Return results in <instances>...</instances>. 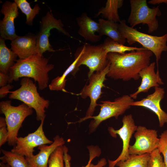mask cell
<instances>
[{"label":"cell","instance_id":"obj_25","mask_svg":"<svg viewBox=\"0 0 167 167\" xmlns=\"http://www.w3.org/2000/svg\"><path fill=\"white\" fill-rule=\"evenodd\" d=\"M150 156L149 153L130 155L127 159L118 162L116 165L118 167H148Z\"/></svg>","mask_w":167,"mask_h":167},{"label":"cell","instance_id":"obj_16","mask_svg":"<svg viewBox=\"0 0 167 167\" xmlns=\"http://www.w3.org/2000/svg\"><path fill=\"white\" fill-rule=\"evenodd\" d=\"M54 141L49 145L44 144L38 147V153L30 157H25L28 167H48V162L52 153L59 146L63 145L65 141L58 135L53 138Z\"/></svg>","mask_w":167,"mask_h":167},{"label":"cell","instance_id":"obj_36","mask_svg":"<svg viewBox=\"0 0 167 167\" xmlns=\"http://www.w3.org/2000/svg\"><path fill=\"white\" fill-rule=\"evenodd\" d=\"M148 3L152 5L159 4L163 3L167 4V0H151Z\"/></svg>","mask_w":167,"mask_h":167},{"label":"cell","instance_id":"obj_15","mask_svg":"<svg viewBox=\"0 0 167 167\" xmlns=\"http://www.w3.org/2000/svg\"><path fill=\"white\" fill-rule=\"evenodd\" d=\"M154 88V92L152 93L140 100L134 101L130 105L143 107L153 112L158 117L159 126L162 127L167 123V113L162 109L160 105L165 92L163 88L157 87Z\"/></svg>","mask_w":167,"mask_h":167},{"label":"cell","instance_id":"obj_30","mask_svg":"<svg viewBox=\"0 0 167 167\" xmlns=\"http://www.w3.org/2000/svg\"><path fill=\"white\" fill-rule=\"evenodd\" d=\"M148 167H166L164 159L158 148L150 154Z\"/></svg>","mask_w":167,"mask_h":167},{"label":"cell","instance_id":"obj_22","mask_svg":"<svg viewBox=\"0 0 167 167\" xmlns=\"http://www.w3.org/2000/svg\"><path fill=\"white\" fill-rule=\"evenodd\" d=\"M122 0H108L105 6L99 9L95 16L101 14L106 20L116 23H119L121 21L118 13V9L122 7Z\"/></svg>","mask_w":167,"mask_h":167},{"label":"cell","instance_id":"obj_27","mask_svg":"<svg viewBox=\"0 0 167 167\" xmlns=\"http://www.w3.org/2000/svg\"><path fill=\"white\" fill-rule=\"evenodd\" d=\"M14 2L22 12L26 16V24L32 25L33 20L36 15L38 14L40 8L38 4H36L32 8L30 4L26 0H15Z\"/></svg>","mask_w":167,"mask_h":167},{"label":"cell","instance_id":"obj_1","mask_svg":"<svg viewBox=\"0 0 167 167\" xmlns=\"http://www.w3.org/2000/svg\"><path fill=\"white\" fill-rule=\"evenodd\" d=\"M152 54L147 49L124 54L109 53L107 58L110 66L107 76L124 81L137 80L140 78V71L150 64Z\"/></svg>","mask_w":167,"mask_h":167},{"label":"cell","instance_id":"obj_23","mask_svg":"<svg viewBox=\"0 0 167 167\" xmlns=\"http://www.w3.org/2000/svg\"><path fill=\"white\" fill-rule=\"evenodd\" d=\"M81 48L79 53L75 55L74 61L67 68L62 75L61 76H58L52 80L50 84L49 85V87L50 90L66 92L65 88L66 81V77L69 74L71 73L75 70L78 61L82 53V50Z\"/></svg>","mask_w":167,"mask_h":167},{"label":"cell","instance_id":"obj_21","mask_svg":"<svg viewBox=\"0 0 167 167\" xmlns=\"http://www.w3.org/2000/svg\"><path fill=\"white\" fill-rule=\"evenodd\" d=\"M5 40L0 38V72L8 74L10 68L17 61L18 56L7 47Z\"/></svg>","mask_w":167,"mask_h":167},{"label":"cell","instance_id":"obj_7","mask_svg":"<svg viewBox=\"0 0 167 167\" xmlns=\"http://www.w3.org/2000/svg\"><path fill=\"white\" fill-rule=\"evenodd\" d=\"M134 101L130 95H127L118 97L113 101H100L101 104H99L101 107L99 114L90 118L93 120L89 126V133L95 131L102 122L113 117L117 119L131 107V104Z\"/></svg>","mask_w":167,"mask_h":167},{"label":"cell","instance_id":"obj_17","mask_svg":"<svg viewBox=\"0 0 167 167\" xmlns=\"http://www.w3.org/2000/svg\"><path fill=\"white\" fill-rule=\"evenodd\" d=\"M11 49L20 59L28 58L37 54V37L34 34L18 36L11 41Z\"/></svg>","mask_w":167,"mask_h":167},{"label":"cell","instance_id":"obj_8","mask_svg":"<svg viewBox=\"0 0 167 167\" xmlns=\"http://www.w3.org/2000/svg\"><path fill=\"white\" fill-rule=\"evenodd\" d=\"M82 53L78 61L75 70L71 73L74 75L81 65L86 66L89 69V77L95 72L101 71L109 63L108 53L103 49L102 44L97 45L85 43L81 47Z\"/></svg>","mask_w":167,"mask_h":167},{"label":"cell","instance_id":"obj_28","mask_svg":"<svg viewBox=\"0 0 167 167\" xmlns=\"http://www.w3.org/2000/svg\"><path fill=\"white\" fill-rule=\"evenodd\" d=\"M64 161L65 164L64 167H71L70 161L71 159V156L68 154V149L65 145H63ZM89 153V158L87 164L82 167H90L92 160L95 157L99 156L101 153L100 148L98 146L93 145L87 146Z\"/></svg>","mask_w":167,"mask_h":167},{"label":"cell","instance_id":"obj_34","mask_svg":"<svg viewBox=\"0 0 167 167\" xmlns=\"http://www.w3.org/2000/svg\"><path fill=\"white\" fill-rule=\"evenodd\" d=\"M9 77L8 74L0 72V86L2 87L7 85Z\"/></svg>","mask_w":167,"mask_h":167},{"label":"cell","instance_id":"obj_14","mask_svg":"<svg viewBox=\"0 0 167 167\" xmlns=\"http://www.w3.org/2000/svg\"><path fill=\"white\" fill-rule=\"evenodd\" d=\"M18 7L14 2L6 1L2 5L1 13L4 18L0 21V37L12 41L18 36L15 32L14 20L18 16Z\"/></svg>","mask_w":167,"mask_h":167},{"label":"cell","instance_id":"obj_13","mask_svg":"<svg viewBox=\"0 0 167 167\" xmlns=\"http://www.w3.org/2000/svg\"><path fill=\"white\" fill-rule=\"evenodd\" d=\"M122 121V126L119 129L115 130L111 127H109L108 128L110 134L112 137H115L117 135H119L123 144L122 151L118 157L114 160H108L109 167H115L118 162L126 160L130 156L129 152L130 142L137 126L135 125L131 114L124 116Z\"/></svg>","mask_w":167,"mask_h":167},{"label":"cell","instance_id":"obj_9","mask_svg":"<svg viewBox=\"0 0 167 167\" xmlns=\"http://www.w3.org/2000/svg\"><path fill=\"white\" fill-rule=\"evenodd\" d=\"M110 66L109 63L105 68L101 71H97L88 77L89 83L85 85L78 94L83 99L89 97L90 103L86 112L85 116L80 118L76 122L80 123L92 116L96 106L99 105L97 101L101 97L102 93V88L105 87L104 82L106 79V76L108 72Z\"/></svg>","mask_w":167,"mask_h":167},{"label":"cell","instance_id":"obj_31","mask_svg":"<svg viewBox=\"0 0 167 167\" xmlns=\"http://www.w3.org/2000/svg\"><path fill=\"white\" fill-rule=\"evenodd\" d=\"M158 149L163 156L166 167H167V130H165L160 135Z\"/></svg>","mask_w":167,"mask_h":167},{"label":"cell","instance_id":"obj_18","mask_svg":"<svg viewBox=\"0 0 167 167\" xmlns=\"http://www.w3.org/2000/svg\"><path fill=\"white\" fill-rule=\"evenodd\" d=\"M155 62H152L143 69L139 72L141 82L135 92L130 95L133 99L137 98L138 95L141 92H147L152 87H159L164 83L160 77L159 70L156 73L155 71Z\"/></svg>","mask_w":167,"mask_h":167},{"label":"cell","instance_id":"obj_20","mask_svg":"<svg viewBox=\"0 0 167 167\" xmlns=\"http://www.w3.org/2000/svg\"><path fill=\"white\" fill-rule=\"evenodd\" d=\"M99 30L98 35L102 36L106 35L113 40L124 45L126 39L123 36L118 29V24L103 18L98 20Z\"/></svg>","mask_w":167,"mask_h":167},{"label":"cell","instance_id":"obj_6","mask_svg":"<svg viewBox=\"0 0 167 167\" xmlns=\"http://www.w3.org/2000/svg\"><path fill=\"white\" fill-rule=\"evenodd\" d=\"M131 11L128 19L130 27L134 28L140 24H146L148 32L151 33L156 31L159 24L156 17L161 15L159 6L150 8L146 0H131Z\"/></svg>","mask_w":167,"mask_h":167},{"label":"cell","instance_id":"obj_2","mask_svg":"<svg viewBox=\"0 0 167 167\" xmlns=\"http://www.w3.org/2000/svg\"><path fill=\"white\" fill-rule=\"evenodd\" d=\"M48 62L47 58L38 54L25 59H19L9 70L8 83L17 81L21 77L31 78L37 82L40 90L46 88L49 79L48 72L54 67Z\"/></svg>","mask_w":167,"mask_h":167},{"label":"cell","instance_id":"obj_12","mask_svg":"<svg viewBox=\"0 0 167 167\" xmlns=\"http://www.w3.org/2000/svg\"><path fill=\"white\" fill-rule=\"evenodd\" d=\"M134 136L135 141L129 148L130 155L150 154L158 147L159 139L157 131L143 126H137Z\"/></svg>","mask_w":167,"mask_h":167},{"label":"cell","instance_id":"obj_33","mask_svg":"<svg viewBox=\"0 0 167 167\" xmlns=\"http://www.w3.org/2000/svg\"><path fill=\"white\" fill-rule=\"evenodd\" d=\"M13 85L9 84L1 87L0 88V98L2 99L6 95L10 93V90L12 88Z\"/></svg>","mask_w":167,"mask_h":167},{"label":"cell","instance_id":"obj_11","mask_svg":"<svg viewBox=\"0 0 167 167\" xmlns=\"http://www.w3.org/2000/svg\"><path fill=\"white\" fill-rule=\"evenodd\" d=\"M41 27L40 32L36 35L37 54L42 56L46 51H55L52 47L49 41L50 31L55 28L64 34L72 37L63 28V24L60 19H57L53 14L48 11L44 16L41 22Z\"/></svg>","mask_w":167,"mask_h":167},{"label":"cell","instance_id":"obj_26","mask_svg":"<svg viewBox=\"0 0 167 167\" xmlns=\"http://www.w3.org/2000/svg\"><path fill=\"white\" fill-rule=\"evenodd\" d=\"M3 156L0 157L2 161L9 165L11 167H28L25 157L11 151L1 150Z\"/></svg>","mask_w":167,"mask_h":167},{"label":"cell","instance_id":"obj_24","mask_svg":"<svg viewBox=\"0 0 167 167\" xmlns=\"http://www.w3.org/2000/svg\"><path fill=\"white\" fill-rule=\"evenodd\" d=\"M103 49L108 53L124 54L126 51H135L146 49L143 47L127 46L118 43L109 37L105 39L102 44Z\"/></svg>","mask_w":167,"mask_h":167},{"label":"cell","instance_id":"obj_19","mask_svg":"<svg viewBox=\"0 0 167 167\" xmlns=\"http://www.w3.org/2000/svg\"><path fill=\"white\" fill-rule=\"evenodd\" d=\"M76 21L79 27L78 33L85 40L96 43L101 40V36L96 34L99 30L98 23L92 19L85 13L77 18Z\"/></svg>","mask_w":167,"mask_h":167},{"label":"cell","instance_id":"obj_10","mask_svg":"<svg viewBox=\"0 0 167 167\" xmlns=\"http://www.w3.org/2000/svg\"><path fill=\"white\" fill-rule=\"evenodd\" d=\"M45 118L42 119L40 126L34 132L24 137H18L15 144L11 151L25 157H30L34 155L35 147L42 145L52 143L53 141L46 137L43 131Z\"/></svg>","mask_w":167,"mask_h":167},{"label":"cell","instance_id":"obj_29","mask_svg":"<svg viewBox=\"0 0 167 167\" xmlns=\"http://www.w3.org/2000/svg\"><path fill=\"white\" fill-rule=\"evenodd\" d=\"M63 145L58 147L51 154L48 162V167H64Z\"/></svg>","mask_w":167,"mask_h":167},{"label":"cell","instance_id":"obj_32","mask_svg":"<svg viewBox=\"0 0 167 167\" xmlns=\"http://www.w3.org/2000/svg\"><path fill=\"white\" fill-rule=\"evenodd\" d=\"M8 137V131L5 118H0V147L6 142Z\"/></svg>","mask_w":167,"mask_h":167},{"label":"cell","instance_id":"obj_35","mask_svg":"<svg viewBox=\"0 0 167 167\" xmlns=\"http://www.w3.org/2000/svg\"><path fill=\"white\" fill-rule=\"evenodd\" d=\"M107 164V161L105 158L101 159L96 165L91 163L90 167H105Z\"/></svg>","mask_w":167,"mask_h":167},{"label":"cell","instance_id":"obj_5","mask_svg":"<svg viewBox=\"0 0 167 167\" xmlns=\"http://www.w3.org/2000/svg\"><path fill=\"white\" fill-rule=\"evenodd\" d=\"M32 109L24 103L15 106L11 105L10 100L0 102V113L5 116L8 131L9 146L15 145L19 130L26 118L32 114Z\"/></svg>","mask_w":167,"mask_h":167},{"label":"cell","instance_id":"obj_37","mask_svg":"<svg viewBox=\"0 0 167 167\" xmlns=\"http://www.w3.org/2000/svg\"><path fill=\"white\" fill-rule=\"evenodd\" d=\"M0 167H11V166L8 164L1 161L0 163Z\"/></svg>","mask_w":167,"mask_h":167},{"label":"cell","instance_id":"obj_3","mask_svg":"<svg viewBox=\"0 0 167 167\" xmlns=\"http://www.w3.org/2000/svg\"><path fill=\"white\" fill-rule=\"evenodd\" d=\"M118 29L128 44L131 45L138 42L154 54L158 70V62L161 54L167 51V34L158 36L143 33L128 26L124 20L118 24Z\"/></svg>","mask_w":167,"mask_h":167},{"label":"cell","instance_id":"obj_4","mask_svg":"<svg viewBox=\"0 0 167 167\" xmlns=\"http://www.w3.org/2000/svg\"><path fill=\"white\" fill-rule=\"evenodd\" d=\"M20 87L10 91L9 97L20 101L35 111L37 121H41L45 118V109L48 107L49 101L41 96L37 87L29 78L24 77L20 81Z\"/></svg>","mask_w":167,"mask_h":167}]
</instances>
